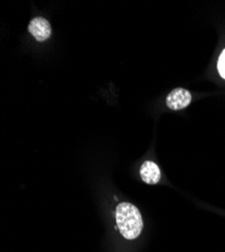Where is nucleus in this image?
I'll list each match as a JSON object with an SVG mask.
<instances>
[{"instance_id":"f257e3e1","label":"nucleus","mask_w":225,"mask_h":252,"mask_svg":"<svg viewBox=\"0 0 225 252\" xmlns=\"http://www.w3.org/2000/svg\"><path fill=\"white\" fill-rule=\"evenodd\" d=\"M116 223L121 235L129 240L138 237L144 226L139 210L126 202L116 207Z\"/></svg>"},{"instance_id":"f03ea898","label":"nucleus","mask_w":225,"mask_h":252,"mask_svg":"<svg viewBox=\"0 0 225 252\" xmlns=\"http://www.w3.org/2000/svg\"><path fill=\"white\" fill-rule=\"evenodd\" d=\"M191 101V93L184 88L174 89L167 97V105L172 110H181L186 108Z\"/></svg>"},{"instance_id":"7ed1b4c3","label":"nucleus","mask_w":225,"mask_h":252,"mask_svg":"<svg viewBox=\"0 0 225 252\" xmlns=\"http://www.w3.org/2000/svg\"><path fill=\"white\" fill-rule=\"evenodd\" d=\"M29 32L37 41H44L50 37L52 29L47 19L43 17H36L31 22L29 26Z\"/></svg>"},{"instance_id":"20e7f679","label":"nucleus","mask_w":225,"mask_h":252,"mask_svg":"<svg viewBox=\"0 0 225 252\" xmlns=\"http://www.w3.org/2000/svg\"><path fill=\"white\" fill-rule=\"evenodd\" d=\"M140 178L145 183L149 185H155L161 180V171L158 164L151 160H147L140 166Z\"/></svg>"},{"instance_id":"39448f33","label":"nucleus","mask_w":225,"mask_h":252,"mask_svg":"<svg viewBox=\"0 0 225 252\" xmlns=\"http://www.w3.org/2000/svg\"><path fill=\"white\" fill-rule=\"evenodd\" d=\"M218 72L222 78L225 79V50L221 53L219 60H218V64H217Z\"/></svg>"}]
</instances>
